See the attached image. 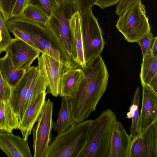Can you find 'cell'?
Wrapping results in <instances>:
<instances>
[{"label": "cell", "mask_w": 157, "mask_h": 157, "mask_svg": "<svg viewBox=\"0 0 157 157\" xmlns=\"http://www.w3.org/2000/svg\"><path fill=\"white\" fill-rule=\"evenodd\" d=\"M157 37L155 38L151 49V51L153 56L157 57Z\"/></svg>", "instance_id": "d590c367"}, {"label": "cell", "mask_w": 157, "mask_h": 157, "mask_svg": "<svg viewBox=\"0 0 157 157\" xmlns=\"http://www.w3.org/2000/svg\"><path fill=\"white\" fill-rule=\"evenodd\" d=\"M141 0H120L116 4L115 13L117 15L119 16L131 4Z\"/></svg>", "instance_id": "1f68e13d"}, {"label": "cell", "mask_w": 157, "mask_h": 157, "mask_svg": "<svg viewBox=\"0 0 157 157\" xmlns=\"http://www.w3.org/2000/svg\"><path fill=\"white\" fill-rule=\"evenodd\" d=\"M0 149L9 157H32L27 140L0 131Z\"/></svg>", "instance_id": "9a60e30c"}, {"label": "cell", "mask_w": 157, "mask_h": 157, "mask_svg": "<svg viewBox=\"0 0 157 157\" xmlns=\"http://www.w3.org/2000/svg\"><path fill=\"white\" fill-rule=\"evenodd\" d=\"M92 120L76 123L57 134L49 144L45 157H78L86 143Z\"/></svg>", "instance_id": "3957f363"}, {"label": "cell", "mask_w": 157, "mask_h": 157, "mask_svg": "<svg viewBox=\"0 0 157 157\" xmlns=\"http://www.w3.org/2000/svg\"><path fill=\"white\" fill-rule=\"evenodd\" d=\"M37 58L38 70L47 82L46 92L57 97L59 96L60 80L64 71V66L60 62L44 53Z\"/></svg>", "instance_id": "30bf717a"}, {"label": "cell", "mask_w": 157, "mask_h": 157, "mask_svg": "<svg viewBox=\"0 0 157 157\" xmlns=\"http://www.w3.org/2000/svg\"><path fill=\"white\" fill-rule=\"evenodd\" d=\"M129 157H157V120L132 140Z\"/></svg>", "instance_id": "8fae6325"}, {"label": "cell", "mask_w": 157, "mask_h": 157, "mask_svg": "<svg viewBox=\"0 0 157 157\" xmlns=\"http://www.w3.org/2000/svg\"><path fill=\"white\" fill-rule=\"evenodd\" d=\"M1 53V52H0V55Z\"/></svg>", "instance_id": "f35d334b"}, {"label": "cell", "mask_w": 157, "mask_h": 157, "mask_svg": "<svg viewBox=\"0 0 157 157\" xmlns=\"http://www.w3.org/2000/svg\"><path fill=\"white\" fill-rule=\"evenodd\" d=\"M84 77L81 68H72L65 70L60 79L59 96L70 98L78 90Z\"/></svg>", "instance_id": "e0dca14e"}, {"label": "cell", "mask_w": 157, "mask_h": 157, "mask_svg": "<svg viewBox=\"0 0 157 157\" xmlns=\"http://www.w3.org/2000/svg\"><path fill=\"white\" fill-rule=\"evenodd\" d=\"M53 103L49 98L45 101L41 114L32 132L34 157H45L52 141V131L54 123L52 119Z\"/></svg>", "instance_id": "ba28073f"}, {"label": "cell", "mask_w": 157, "mask_h": 157, "mask_svg": "<svg viewBox=\"0 0 157 157\" xmlns=\"http://www.w3.org/2000/svg\"><path fill=\"white\" fill-rule=\"evenodd\" d=\"M93 6L79 11L81 18V30L85 60L86 64L92 58L100 54L105 44L98 19L94 15Z\"/></svg>", "instance_id": "52a82bcc"}, {"label": "cell", "mask_w": 157, "mask_h": 157, "mask_svg": "<svg viewBox=\"0 0 157 157\" xmlns=\"http://www.w3.org/2000/svg\"><path fill=\"white\" fill-rule=\"evenodd\" d=\"M140 98V88L139 87H138L134 92L131 105L129 108L128 111L126 114V117L128 119H132L134 116L135 110L139 108Z\"/></svg>", "instance_id": "f546056e"}, {"label": "cell", "mask_w": 157, "mask_h": 157, "mask_svg": "<svg viewBox=\"0 0 157 157\" xmlns=\"http://www.w3.org/2000/svg\"><path fill=\"white\" fill-rule=\"evenodd\" d=\"M29 0H16L10 15V18L21 17L25 9L29 6Z\"/></svg>", "instance_id": "f1b7e54d"}, {"label": "cell", "mask_w": 157, "mask_h": 157, "mask_svg": "<svg viewBox=\"0 0 157 157\" xmlns=\"http://www.w3.org/2000/svg\"><path fill=\"white\" fill-rule=\"evenodd\" d=\"M120 0H96L94 5H95L101 9L111 7L116 4Z\"/></svg>", "instance_id": "d6a6232c"}, {"label": "cell", "mask_w": 157, "mask_h": 157, "mask_svg": "<svg viewBox=\"0 0 157 157\" xmlns=\"http://www.w3.org/2000/svg\"><path fill=\"white\" fill-rule=\"evenodd\" d=\"M84 77L78 90L69 98L71 113L76 123L86 120L105 93L109 75L100 54L81 68Z\"/></svg>", "instance_id": "6da1fadb"}, {"label": "cell", "mask_w": 157, "mask_h": 157, "mask_svg": "<svg viewBox=\"0 0 157 157\" xmlns=\"http://www.w3.org/2000/svg\"><path fill=\"white\" fill-rule=\"evenodd\" d=\"M16 0H0V12L6 22L10 18V15Z\"/></svg>", "instance_id": "83f0119b"}, {"label": "cell", "mask_w": 157, "mask_h": 157, "mask_svg": "<svg viewBox=\"0 0 157 157\" xmlns=\"http://www.w3.org/2000/svg\"><path fill=\"white\" fill-rule=\"evenodd\" d=\"M47 93L43 92L29 107L19 122V129L25 140L30 135L35 124L37 122L42 111Z\"/></svg>", "instance_id": "2e32d148"}, {"label": "cell", "mask_w": 157, "mask_h": 157, "mask_svg": "<svg viewBox=\"0 0 157 157\" xmlns=\"http://www.w3.org/2000/svg\"><path fill=\"white\" fill-rule=\"evenodd\" d=\"M79 10L76 0H60L49 16L46 26L54 33L74 61L76 57V48L71 32L69 22L72 16Z\"/></svg>", "instance_id": "5b68a950"}, {"label": "cell", "mask_w": 157, "mask_h": 157, "mask_svg": "<svg viewBox=\"0 0 157 157\" xmlns=\"http://www.w3.org/2000/svg\"><path fill=\"white\" fill-rule=\"evenodd\" d=\"M157 36L154 37L151 32L145 34L137 42L140 45L143 57L151 50V46Z\"/></svg>", "instance_id": "4316f807"}, {"label": "cell", "mask_w": 157, "mask_h": 157, "mask_svg": "<svg viewBox=\"0 0 157 157\" xmlns=\"http://www.w3.org/2000/svg\"><path fill=\"white\" fill-rule=\"evenodd\" d=\"M47 86L46 78L39 71L27 92L19 117V121L29 107L43 92L46 91Z\"/></svg>", "instance_id": "d6986e66"}, {"label": "cell", "mask_w": 157, "mask_h": 157, "mask_svg": "<svg viewBox=\"0 0 157 157\" xmlns=\"http://www.w3.org/2000/svg\"><path fill=\"white\" fill-rule=\"evenodd\" d=\"M117 119L110 109L92 120L86 143L78 157H108L113 125Z\"/></svg>", "instance_id": "277c9868"}, {"label": "cell", "mask_w": 157, "mask_h": 157, "mask_svg": "<svg viewBox=\"0 0 157 157\" xmlns=\"http://www.w3.org/2000/svg\"><path fill=\"white\" fill-rule=\"evenodd\" d=\"M69 26L76 48V57L75 62L82 68L85 67L86 64L84 57L81 30V18L79 10L72 16L70 21Z\"/></svg>", "instance_id": "ac0fdd59"}, {"label": "cell", "mask_w": 157, "mask_h": 157, "mask_svg": "<svg viewBox=\"0 0 157 157\" xmlns=\"http://www.w3.org/2000/svg\"><path fill=\"white\" fill-rule=\"evenodd\" d=\"M147 85L157 94V74L151 79Z\"/></svg>", "instance_id": "e575fe53"}, {"label": "cell", "mask_w": 157, "mask_h": 157, "mask_svg": "<svg viewBox=\"0 0 157 157\" xmlns=\"http://www.w3.org/2000/svg\"><path fill=\"white\" fill-rule=\"evenodd\" d=\"M1 101H2V100H1V99H0V106L1 104Z\"/></svg>", "instance_id": "74e56055"}, {"label": "cell", "mask_w": 157, "mask_h": 157, "mask_svg": "<svg viewBox=\"0 0 157 157\" xmlns=\"http://www.w3.org/2000/svg\"><path fill=\"white\" fill-rule=\"evenodd\" d=\"M26 70L15 69L9 57L6 54L0 58V71L2 75L11 88L14 87L25 74Z\"/></svg>", "instance_id": "7402d4cb"}, {"label": "cell", "mask_w": 157, "mask_h": 157, "mask_svg": "<svg viewBox=\"0 0 157 157\" xmlns=\"http://www.w3.org/2000/svg\"><path fill=\"white\" fill-rule=\"evenodd\" d=\"M19 121L9 101H2L0 106V131L12 132L19 129Z\"/></svg>", "instance_id": "ffe728a7"}, {"label": "cell", "mask_w": 157, "mask_h": 157, "mask_svg": "<svg viewBox=\"0 0 157 157\" xmlns=\"http://www.w3.org/2000/svg\"><path fill=\"white\" fill-rule=\"evenodd\" d=\"M157 74V57L153 56L151 50L143 57L140 76L141 84L147 85Z\"/></svg>", "instance_id": "603a6c76"}, {"label": "cell", "mask_w": 157, "mask_h": 157, "mask_svg": "<svg viewBox=\"0 0 157 157\" xmlns=\"http://www.w3.org/2000/svg\"><path fill=\"white\" fill-rule=\"evenodd\" d=\"M141 107L139 115V134L157 120V94L147 85L142 84Z\"/></svg>", "instance_id": "7c38bea8"}, {"label": "cell", "mask_w": 157, "mask_h": 157, "mask_svg": "<svg viewBox=\"0 0 157 157\" xmlns=\"http://www.w3.org/2000/svg\"><path fill=\"white\" fill-rule=\"evenodd\" d=\"M10 23L18 29V37L40 51L60 62L64 71L78 68L69 56L54 33L46 26L29 21L21 17H13Z\"/></svg>", "instance_id": "7a4b0ae2"}, {"label": "cell", "mask_w": 157, "mask_h": 157, "mask_svg": "<svg viewBox=\"0 0 157 157\" xmlns=\"http://www.w3.org/2000/svg\"><path fill=\"white\" fill-rule=\"evenodd\" d=\"M60 0H29V5L40 8L49 16Z\"/></svg>", "instance_id": "d4e9b609"}, {"label": "cell", "mask_w": 157, "mask_h": 157, "mask_svg": "<svg viewBox=\"0 0 157 157\" xmlns=\"http://www.w3.org/2000/svg\"><path fill=\"white\" fill-rule=\"evenodd\" d=\"M132 139L120 121L114 122L108 157H129Z\"/></svg>", "instance_id": "5bb4252c"}, {"label": "cell", "mask_w": 157, "mask_h": 157, "mask_svg": "<svg viewBox=\"0 0 157 157\" xmlns=\"http://www.w3.org/2000/svg\"><path fill=\"white\" fill-rule=\"evenodd\" d=\"M119 16L116 27L128 42H137L151 32L145 6L141 1L131 4Z\"/></svg>", "instance_id": "8992f818"}, {"label": "cell", "mask_w": 157, "mask_h": 157, "mask_svg": "<svg viewBox=\"0 0 157 157\" xmlns=\"http://www.w3.org/2000/svg\"><path fill=\"white\" fill-rule=\"evenodd\" d=\"M69 98L63 97L53 129L57 134L63 132L76 123L71 113Z\"/></svg>", "instance_id": "44dd1931"}, {"label": "cell", "mask_w": 157, "mask_h": 157, "mask_svg": "<svg viewBox=\"0 0 157 157\" xmlns=\"http://www.w3.org/2000/svg\"><path fill=\"white\" fill-rule=\"evenodd\" d=\"M1 40H2V36H1V33L0 32V42L1 41Z\"/></svg>", "instance_id": "8d00e7d4"}, {"label": "cell", "mask_w": 157, "mask_h": 157, "mask_svg": "<svg viewBox=\"0 0 157 157\" xmlns=\"http://www.w3.org/2000/svg\"><path fill=\"white\" fill-rule=\"evenodd\" d=\"M21 17L43 26H46L49 19V16L41 9L31 5L25 9Z\"/></svg>", "instance_id": "cb8c5ba5"}, {"label": "cell", "mask_w": 157, "mask_h": 157, "mask_svg": "<svg viewBox=\"0 0 157 157\" xmlns=\"http://www.w3.org/2000/svg\"><path fill=\"white\" fill-rule=\"evenodd\" d=\"M38 71L37 67L30 66L18 82L11 88L9 101L19 120L28 90Z\"/></svg>", "instance_id": "4fadbf2b"}, {"label": "cell", "mask_w": 157, "mask_h": 157, "mask_svg": "<svg viewBox=\"0 0 157 157\" xmlns=\"http://www.w3.org/2000/svg\"><path fill=\"white\" fill-rule=\"evenodd\" d=\"M4 51L17 70H26L40 53L24 41L16 38L12 39Z\"/></svg>", "instance_id": "9c48e42d"}, {"label": "cell", "mask_w": 157, "mask_h": 157, "mask_svg": "<svg viewBox=\"0 0 157 157\" xmlns=\"http://www.w3.org/2000/svg\"><path fill=\"white\" fill-rule=\"evenodd\" d=\"M6 21L0 12V32L2 40L0 42V52H4L5 49L12 40L9 31L6 25Z\"/></svg>", "instance_id": "484cf974"}, {"label": "cell", "mask_w": 157, "mask_h": 157, "mask_svg": "<svg viewBox=\"0 0 157 157\" xmlns=\"http://www.w3.org/2000/svg\"><path fill=\"white\" fill-rule=\"evenodd\" d=\"M96 0H76L79 7V10L93 6Z\"/></svg>", "instance_id": "836d02e7"}, {"label": "cell", "mask_w": 157, "mask_h": 157, "mask_svg": "<svg viewBox=\"0 0 157 157\" xmlns=\"http://www.w3.org/2000/svg\"><path fill=\"white\" fill-rule=\"evenodd\" d=\"M11 89V87L3 78L0 71V99L2 101H9Z\"/></svg>", "instance_id": "4dcf8cb0"}]
</instances>
